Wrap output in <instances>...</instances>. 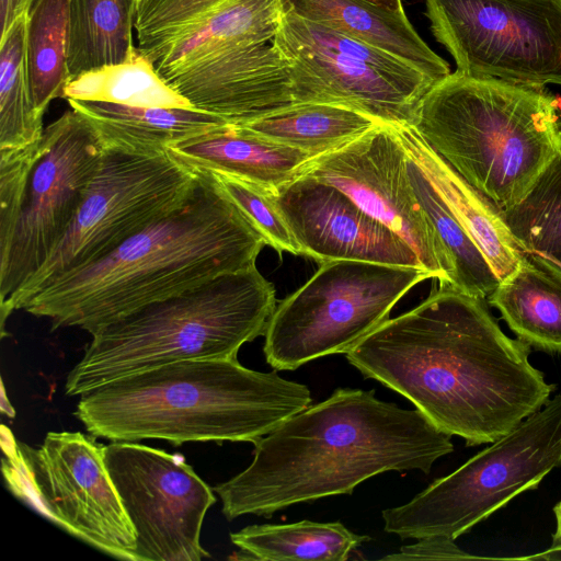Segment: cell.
I'll return each mask as SVG.
<instances>
[{
    "label": "cell",
    "mask_w": 561,
    "mask_h": 561,
    "mask_svg": "<svg viewBox=\"0 0 561 561\" xmlns=\"http://www.w3.org/2000/svg\"><path fill=\"white\" fill-rule=\"evenodd\" d=\"M82 114L104 145L141 153L165 152L178 141L229 124L194 107H144L107 102L67 100Z\"/></svg>",
    "instance_id": "obj_22"
},
{
    "label": "cell",
    "mask_w": 561,
    "mask_h": 561,
    "mask_svg": "<svg viewBox=\"0 0 561 561\" xmlns=\"http://www.w3.org/2000/svg\"><path fill=\"white\" fill-rule=\"evenodd\" d=\"M213 174L260 232L266 244L279 255L285 252L302 255L298 242L276 204L275 192L230 175Z\"/></svg>",
    "instance_id": "obj_32"
},
{
    "label": "cell",
    "mask_w": 561,
    "mask_h": 561,
    "mask_svg": "<svg viewBox=\"0 0 561 561\" xmlns=\"http://www.w3.org/2000/svg\"><path fill=\"white\" fill-rule=\"evenodd\" d=\"M456 72L561 85V0H425Z\"/></svg>",
    "instance_id": "obj_11"
},
{
    "label": "cell",
    "mask_w": 561,
    "mask_h": 561,
    "mask_svg": "<svg viewBox=\"0 0 561 561\" xmlns=\"http://www.w3.org/2000/svg\"><path fill=\"white\" fill-rule=\"evenodd\" d=\"M135 1H136V5H137V3H138L140 0H135Z\"/></svg>",
    "instance_id": "obj_37"
},
{
    "label": "cell",
    "mask_w": 561,
    "mask_h": 561,
    "mask_svg": "<svg viewBox=\"0 0 561 561\" xmlns=\"http://www.w3.org/2000/svg\"><path fill=\"white\" fill-rule=\"evenodd\" d=\"M275 199L302 255L319 264L359 260L424 268L409 243L327 182L300 174Z\"/></svg>",
    "instance_id": "obj_18"
},
{
    "label": "cell",
    "mask_w": 561,
    "mask_h": 561,
    "mask_svg": "<svg viewBox=\"0 0 561 561\" xmlns=\"http://www.w3.org/2000/svg\"><path fill=\"white\" fill-rule=\"evenodd\" d=\"M559 467L561 394L410 502L383 510L385 531L455 540Z\"/></svg>",
    "instance_id": "obj_7"
},
{
    "label": "cell",
    "mask_w": 561,
    "mask_h": 561,
    "mask_svg": "<svg viewBox=\"0 0 561 561\" xmlns=\"http://www.w3.org/2000/svg\"><path fill=\"white\" fill-rule=\"evenodd\" d=\"M319 82L327 103L387 125H411L433 79L405 60L330 27L280 10L272 41Z\"/></svg>",
    "instance_id": "obj_13"
},
{
    "label": "cell",
    "mask_w": 561,
    "mask_h": 561,
    "mask_svg": "<svg viewBox=\"0 0 561 561\" xmlns=\"http://www.w3.org/2000/svg\"><path fill=\"white\" fill-rule=\"evenodd\" d=\"M405 151L424 170L461 226L486 257L501 280L525 254L517 247L500 213L421 137L412 125H392Z\"/></svg>",
    "instance_id": "obj_21"
},
{
    "label": "cell",
    "mask_w": 561,
    "mask_h": 561,
    "mask_svg": "<svg viewBox=\"0 0 561 561\" xmlns=\"http://www.w3.org/2000/svg\"><path fill=\"white\" fill-rule=\"evenodd\" d=\"M75 416L94 437L255 443L311 404L309 388L238 359H188L107 381L79 396Z\"/></svg>",
    "instance_id": "obj_4"
},
{
    "label": "cell",
    "mask_w": 561,
    "mask_h": 561,
    "mask_svg": "<svg viewBox=\"0 0 561 561\" xmlns=\"http://www.w3.org/2000/svg\"><path fill=\"white\" fill-rule=\"evenodd\" d=\"M70 0H33L26 19V57L36 111L64 98L70 76L67 64Z\"/></svg>",
    "instance_id": "obj_29"
},
{
    "label": "cell",
    "mask_w": 561,
    "mask_h": 561,
    "mask_svg": "<svg viewBox=\"0 0 561 561\" xmlns=\"http://www.w3.org/2000/svg\"><path fill=\"white\" fill-rule=\"evenodd\" d=\"M432 275L424 268L333 260L282 300L271 316L263 352L275 370L347 353L389 319L394 305Z\"/></svg>",
    "instance_id": "obj_9"
},
{
    "label": "cell",
    "mask_w": 561,
    "mask_h": 561,
    "mask_svg": "<svg viewBox=\"0 0 561 561\" xmlns=\"http://www.w3.org/2000/svg\"><path fill=\"white\" fill-rule=\"evenodd\" d=\"M12 488L47 518L99 550L136 561V535L104 462V445L80 432H49L39 448L18 443L3 461Z\"/></svg>",
    "instance_id": "obj_10"
},
{
    "label": "cell",
    "mask_w": 561,
    "mask_h": 561,
    "mask_svg": "<svg viewBox=\"0 0 561 561\" xmlns=\"http://www.w3.org/2000/svg\"><path fill=\"white\" fill-rule=\"evenodd\" d=\"M104 462L136 535V561H201L214 490L179 454L136 444L104 445Z\"/></svg>",
    "instance_id": "obj_14"
},
{
    "label": "cell",
    "mask_w": 561,
    "mask_h": 561,
    "mask_svg": "<svg viewBox=\"0 0 561 561\" xmlns=\"http://www.w3.org/2000/svg\"><path fill=\"white\" fill-rule=\"evenodd\" d=\"M197 172L179 208L100 261L54 278L18 310L92 335L147 304L255 265L263 237L213 173Z\"/></svg>",
    "instance_id": "obj_3"
},
{
    "label": "cell",
    "mask_w": 561,
    "mask_h": 561,
    "mask_svg": "<svg viewBox=\"0 0 561 561\" xmlns=\"http://www.w3.org/2000/svg\"><path fill=\"white\" fill-rule=\"evenodd\" d=\"M135 0H70L67 64L70 79L128 59L133 42Z\"/></svg>",
    "instance_id": "obj_25"
},
{
    "label": "cell",
    "mask_w": 561,
    "mask_h": 561,
    "mask_svg": "<svg viewBox=\"0 0 561 561\" xmlns=\"http://www.w3.org/2000/svg\"><path fill=\"white\" fill-rule=\"evenodd\" d=\"M167 152L195 171L230 175L275 193L298 178L312 159L232 124L174 142Z\"/></svg>",
    "instance_id": "obj_19"
},
{
    "label": "cell",
    "mask_w": 561,
    "mask_h": 561,
    "mask_svg": "<svg viewBox=\"0 0 561 561\" xmlns=\"http://www.w3.org/2000/svg\"><path fill=\"white\" fill-rule=\"evenodd\" d=\"M279 16V0H140L137 47L167 82L220 51L272 42Z\"/></svg>",
    "instance_id": "obj_16"
},
{
    "label": "cell",
    "mask_w": 561,
    "mask_h": 561,
    "mask_svg": "<svg viewBox=\"0 0 561 561\" xmlns=\"http://www.w3.org/2000/svg\"><path fill=\"white\" fill-rule=\"evenodd\" d=\"M507 336L485 299L440 286L359 340L347 362L468 446L491 444L539 411L554 389Z\"/></svg>",
    "instance_id": "obj_1"
},
{
    "label": "cell",
    "mask_w": 561,
    "mask_h": 561,
    "mask_svg": "<svg viewBox=\"0 0 561 561\" xmlns=\"http://www.w3.org/2000/svg\"><path fill=\"white\" fill-rule=\"evenodd\" d=\"M407 151L392 125L380 124L350 144L310 159L301 174L327 182L400 236L440 286L451 285L447 253L409 180Z\"/></svg>",
    "instance_id": "obj_15"
},
{
    "label": "cell",
    "mask_w": 561,
    "mask_h": 561,
    "mask_svg": "<svg viewBox=\"0 0 561 561\" xmlns=\"http://www.w3.org/2000/svg\"><path fill=\"white\" fill-rule=\"evenodd\" d=\"M230 540L248 559L344 561L370 537L357 535L340 522L301 520L247 526L231 533Z\"/></svg>",
    "instance_id": "obj_26"
},
{
    "label": "cell",
    "mask_w": 561,
    "mask_h": 561,
    "mask_svg": "<svg viewBox=\"0 0 561 561\" xmlns=\"http://www.w3.org/2000/svg\"><path fill=\"white\" fill-rule=\"evenodd\" d=\"M407 169L415 197L447 253L451 267L450 286L471 296L486 299L500 283L486 257L456 218L424 170L409 154Z\"/></svg>",
    "instance_id": "obj_27"
},
{
    "label": "cell",
    "mask_w": 561,
    "mask_h": 561,
    "mask_svg": "<svg viewBox=\"0 0 561 561\" xmlns=\"http://www.w3.org/2000/svg\"><path fill=\"white\" fill-rule=\"evenodd\" d=\"M104 145V144H103ZM198 172L167 151L141 153L104 145L98 170L59 244L1 311L5 319L54 278L98 262L191 195Z\"/></svg>",
    "instance_id": "obj_8"
},
{
    "label": "cell",
    "mask_w": 561,
    "mask_h": 561,
    "mask_svg": "<svg viewBox=\"0 0 561 561\" xmlns=\"http://www.w3.org/2000/svg\"><path fill=\"white\" fill-rule=\"evenodd\" d=\"M33 0H1V35L23 14H26Z\"/></svg>",
    "instance_id": "obj_34"
},
{
    "label": "cell",
    "mask_w": 561,
    "mask_h": 561,
    "mask_svg": "<svg viewBox=\"0 0 561 561\" xmlns=\"http://www.w3.org/2000/svg\"><path fill=\"white\" fill-rule=\"evenodd\" d=\"M275 288L256 268L225 273L147 304L94 332L68 374L70 397L138 371L188 359H237L264 335Z\"/></svg>",
    "instance_id": "obj_6"
},
{
    "label": "cell",
    "mask_w": 561,
    "mask_h": 561,
    "mask_svg": "<svg viewBox=\"0 0 561 561\" xmlns=\"http://www.w3.org/2000/svg\"><path fill=\"white\" fill-rule=\"evenodd\" d=\"M366 1L374 3L376 5L389 9V10H393V11L403 10L401 0H366Z\"/></svg>",
    "instance_id": "obj_36"
},
{
    "label": "cell",
    "mask_w": 561,
    "mask_h": 561,
    "mask_svg": "<svg viewBox=\"0 0 561 561\" xmlns=\"http://www.w3.org/2000/svg\"><path fill=\"white\" fill-rule=\"evenodd\" d=\"M26 19L20 16L0 42V150L26 147L43 135L34 105L26 57Z\"/></svg>",
    "instance_id": "obj_30"
},
{
    "label": "cell",
    "mask_w": 561,
    "mask_h": 561,
    "mask_svg": "<svg viewBox=\"0 0 561 561\" xmlns=\"http://www.w3.org/2000/svg\"><path fill=\"white\" fill-rule=\"evenodd\" d=\"M556 517V531L552 536V543L550 549L558 550V557L561 559V501L553 507Z\"/></svg>",
    "instance_id": "obj_35"
},
{
    "label": "cell",
    "mask_w": 561,
    "mask_h": 561,
    "mask_svg": "<svg viewBox=\"0 0 561 561\" xmlns=\"http://www.w3.org/2000/svg\"><path fill=\"white\" fill-rule=\"evenodd\" d=\"M450 438L417 409L381 401L374 390L339 388L256 440L250 466L213 490L228 520L271 517L297 503L351 494L387 471L427 474L453 453Z\"/></svg>",
    "instance_id": "obj_2"
},
{
    "label": "cell",
    "mask_w": 561,
    "mask_h": 561,
    "mask_svg": "<svg viewBox=\"0 0 561 561\" xmlns=\"http://www.w3.org/2000/svg\"><path fill=\"white\" fill-rule=\"evenodd\" d=\"M500 215L525 255L561 268V150L524 197Z\"/></svg>",
    "instance_id": "obj_31"
},
{
    "label": "cell",
    "mask_w": 561,
    "mask_h": 561,
    "mask_svg": "<svg viewBox=\"0 0 561 561\" xmlns=\"http://www.w3.org/2000/svg\"><path fill=\"white\" fill-rule=\"evenodd\" d=\"M499 213L518 203L561 150V96L546 85L450 73L411 124Z\"/></svg>",
    "instance_id": "obj_5"
},
{
    "label": "cell",
    "mask_w": 561,
    "mask_h": 561,
    "mask_svg": "<svg viewBox=\"0 0 561 561\" xmlns=\"http://www.w3.org/2000/svg\"><path fill=\"white\" fill-rule=\"evenodd\" d=\"M62 99L144 107H193L163 80L153 62L138 47L123 62L69 79Z\"/></svg>",
    "instance_id": "obj_28"
},
{
    "label": "cell",
    "mask_w": 561,
    "mask_h": 561,
    "mask_svg": "<svg viewBox=\"0 0 561 561\" xmlns=\"http://www.w3.org/2000/svg\"><path fill=\"white\" fill-rule=\"evenodd\" d=\"M104 145L73 108L44 128L10 234L0 241V309L39 271L75 218Z\"/></svg>",
    "instance_id": "obj_12"
},
{
    "label": "cell",
    "mask_w": 561,
    "mask_h": 561,
    "mask_svg": "<svg viewBox=\"0 0 561 561\" xmlns=\"http://www.w3.org/2000/svg\"><path fill=\"white\" fill-rule=\"evenodd\" d=\"M167 83L194 108L240 125L290 106L324 103L317 79L272 42L227 49Z\"/></svg>",
    "instance_id": "obj_17"
},
{
    "label": "cell",
    "mask_w": 561,
    "mask_h": 561,
    "mask_svg": "<svg viewBox=\"0 0 561 561\" xmlns=\"http://www.w3.org/2000/svg\"><path fill=\"white\" fill-rule=\"evenodd\" d=\"M519 340L561 353V268L525 255L486 297Z\"/></svg>",
    "instance_id": "obj_23"
},
{
    "label": "cell",
    "mask_w": 561,
    "mask_h": 561,
    "mask_svg": "<svg viewBox=\"0 0 561 561\" xmlns=\"http://www.w3.org/2000/svg\"><path fill=\"white\" fill-rule=\"evenodd\" d=\"M382 123L335 103H304L238 126L312 158L336 150Z\"/></svg>",
    "instance_id": "obj_24"
},
{
    "label": "cell",
    "mask_w": 561,
    "mask_h": 561,
    "mask_svg": "<svg viewBox=\"0 0 561 561\" xmlns=\"http://www.w3.org/2000/svg\"><path fill=\"white\" fill-rule=\"evenodd\" d=\"M280 10L392 54L435 82L448 77V62L420 37L403 10H389L366 0H279Z\"/></svg>",
    "instance_id": "obj_20"
},
{
    "label": "cell",
    "mask_w": 561,
    "mask_h": 561,
    "mask_svg": "<svg viewBox=\"0 0 561 561\" xmlns=\"http://www.w3.org/2000/svg\"><path fill=\"white\" fill-rule=\"evenodd\" d=\"M494 559L470 554L461 550L454 539L444 536L420 538L416 543L402 546L400 551L383 557L382 560H465Z\"/></svg>",
    "instance_id": "obj_33"
}]
</instances>
